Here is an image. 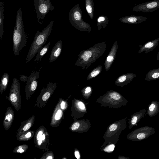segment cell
Instances as JSON below:
<instances>
[{
	"label": "cell",
	"instance_id": "obj_15",
	"mask_svg": "<svg viewBox=\"0 0 159 159\" xmlns=\"http://www.w3.org/2000/svg\"><path fill=\"white\" fill-rule=\"evenodd\" d=\"M159 38L147 42L143 45H140L138 53L145 51L146 53L153 51L159 44Z\"/></svg>",
	"mask_w": 159,
	"mask_h": 159
},
{
	"label": "cell",
	"instance_id": "obj_5",
	"mask_svg": "<svg viewBox=\"0 0 159 159\" xmlns=\"http://www.w3.org/2000/svg\"><path fill=\"white\" fill-rule=\"evenodd\" d=\"M34 3L37 20L39 23L49 11L55 9L52 5L50 0H34Z\"/></svg>",
	"mask_w": 159,
	"mask_h": 159
},
{
	"label": "cell",
	"instance_id": "obj_11",
	"mask_svg": "<svg viewBox=\"0 0 159 159\" xmlns=\"http://www.w3.org/2000/svg\"><path fill=\"white\" fill-rule=\"evenodd\" d=\"M49 136V134L47 130L35 144V146L43 151H48V147L50 145L48 139Z\"/></svg>",
	"mask_w": 159,
	"mask_h": 159
},
{
	"label": "cell",
	"instance_id": "obj_7",
	"mask_svg": "<svg viewBox=\"0 0 159 159\" xmlns=\"http://www.w3.org/2000/svg\"><path fill=\"white\" fill-rule=\"evenodd\" d=\"M40 70L39 71L31 73L28 77L25 88V92L26 100H28L35 92L37 87L39 78Z\"/></svg>",
	"mask_w": 159,
	"mask_h": 159
},
{
	"label": "cell",
	"instance_id": "obj_3",
	"mask_svg": "<svg viewBox=\"0 0 159 159\" xmlns=\"http://www.w3.org/2000/svg\"><path fill=\"white\" fill-rule=\"evenodd\" d=\"M6 98L17 111L21 108V98L20 94V84L16 77L12 79V82L8 97Z\"/></svg>",
	"mask_w": 159,
	"mask_h": 159
},
{
	"label": "cell",
	"instance_id": "obj_37",
	"mask_svg": "<svg viewBox=\"0 0 159 159\" xmlns=\"http://www.w3.org/2000/svg\"><path fill=\"white\" fill-rule=\"evenodd\" d=\"M100 72V71L98 70L93 71L91 74V76L92 77H94L98 75Z\"/></svg>",
	"mask_w": 159,
	"mask_h": 159
},
{
	"label": "cell",
	"instance_id": "obj_20",
	"mask_svg": "<svg viewBox=\"0 0 159 159\" xmlns=\"http://www.w3.org/2000/svg\"><path fill=\"white\" fill-rule=\"evenodd\" d=\"M9 76L8 73H5L2 75L0 82V92L2 94L5 91L8 85Z\"/></svg>",
	"mask_w": 159,
	"mask_h": 159
},
{
	"label": "cell",
	"instance_id": "obj_13",
	"mask_svg": "<svg viewBox=\"0 0 159 159\" xmlns=\"http://www.w3.org/2000/svg\"><path fill=\"white\" fill-rule=\"evenodd\" d=\"M14 111L12 108L9 107L5 114L3 125L6 130H8L11 127L14 118Z\"/></svg>",
	"mask_w": 159,
	"mask_h": 159
},
{
	"label": "cell",
	"instance_id": "obj_9",
	"mask_svg": "<svg viewBox=\"0 0 159 159\" xmlns=\"http://www.w3.org/2000/svg\"><path fill=\"white\" fill-rule=\"evenodd\" d=\"M159 8V0H154L137 5L134 7L133 11L143 12H152Z\"/></svg>",
	"mask_w": 159,
	"mask_h": 159
},
{
	"label": "cell",
	"instance_id": "obj_12",
	"mask_svg": "<svg viewBox=\"0 0 159 159\" xmlns=\"http://www.w3.org/2000/svg\"><path fill=\"white\" fill-rule=\"evenodd\" d=\"M35 116L32 115L30 118L22 122L18 129L16 134V137L29 130L33 126L35 120Z\"/></svg>",
	"mask_w": 159,
	"mask_h": 159
},
{
	"label": "cell",
	"instance_id": "obj_34",
	"mask_svg": "<svg viewBox=\"0 0 159 159\" xmlns=\"http://www.w3.org/2000/svg\"><path fill=\"white\" fill-rule=\"evenodd\" d=\"M28 78V77L25 75H20V79L21 81L25 82L27 81Z\"/></svg>",
	"mask_w": 159,
	"mask_h": 159
},
{
	"label": "cell",
	"instance_id": "obj_29",
	"mask_svg": "<svg viewBox=\"0 0 159 159\" xmlns=\"http://www.w3.org/2000/svg\"><path fill=\"white\" fill-rule=\"evenodd\" d=\"M110 95L111 98L115 100H119L121 98L120 95L116 92L111 93Z\"/></svg>",
	"mask_w": 159,
	"mask_h": 159
},
{
	"label": "cell",
	"instance_id": "obj_22",
	"mask_svg": "<svg viewBox=\"0 0 159 159\" xmlns=\"http://www.w3.org/2000/svg\"><path fill=\"white\" fill-rule=\"evenodd\" d=\"M85 5L88 14L92 19L94 16V4L93 0H85Z\"/></svg>",
	"mask_w": 159,
	"mask_h": 159
},
{
	"label": "cell",
	"instance_id": "obj_2",
	"mask_svg": "<svg viewBox=\"0 0 159 159\" xmlns=\"http://www.w3.org/2000/svg\"><path fill=\"white\" fill-rule=\"evenodd\" d=\"M53 22L52 21L41 32L37 31L28 52L26 63L31 61L45 43L52 30Z\"/></svg>",
	"mask_w": 159,
	"mask_h": 159
},
{
	"label": "cell",
	"instance_id": "obj_8",
	"mask_svg": "<svg viewBox=\"0 0 159 159\" xmlns=\"http://www.w3.org/2000/svg\"><path fill=\"white\" fill-rule=\"evenodd\" d=\"M69 20L71 24L76 28L84 20L82 19V12L79 4L75 5L69 13Z\"/></svg>",
	"mask_w": 159,
	"mask_h": 159
},
{
	"label": "cell",
	"instance_id": "obj_38",
	"mask_svg": "<svg viewBox=\"0 0 159 159\" xmlns=\"http://www.w3.org/2000/svg\"><path fill=\"white\" fill-rule=\"evenodd\" d=\"M75 157L78 159L80 158V155L79 152L76 151L75 152Z\"/></svg>",
	"mask_w": 159,
	"mask_h": 159
},
{
	"label": "cell",
	"instance_id": "obj_1",
	"mask_svg": "<svg viewBox=\"0 0 159 159\" xmlns=\"http://www.w3.org/2000/svg\"><path fill=\"white\" fill-rule=\"evenodd\" d=\"M27 38L23 25L22 12L21 8H19L17 12L13 34V50L15 56L18 55L26 46Z\"/></svg>",
	"mask_w": 159,
	"mask_h": 159
},
{
	"label": "cell",
	"instance_id": "obj_33",
	"mask_svg": "<svg viewBox=\"0 0 159 159\" xmlns=\"http://www.w3.org/2000/svg\"><path fill=\"white\" fill-rule=\"evenodd\" d=\"M78 105L79 108L82 110H84L85 109L84 104L82 102L79 101L78 102Z\"/></svg>",
	"mask_w": 159,
	"mask_h": 159
},
{
	"label": "cell",
	"instance_id": "obj_19",
	"mask_svg": "<svg viewBox=\"0 0 159 159\" xmlns=\"http://www.w3.org/2000/svg\"><path fill=\"white\" fill-rule=\"evenodd\" d=\"M159 79V68L149 71L147 74L145 79L148 81H152Z\"/></svg>",
	"mask_w": 159,
	"mask_h": 159
},
{
	"label": "cell",
	"instance_id": "obj_32",
	"mask_svg": "<svg viewBox=\"0 0 159 159\" xmlns=\"http://www.w3.org/2000/svg\"><path fill=\"white\" fill-rule=\"evenodd\" d=\"M115 148V145L114 144H111L107 148H106L104 150L107 152L109 151L112 152L114 150Z\"/></svg>",
	"mask_w": 159,
	"mask_h": 159
},
{
	"label": "cell",
	"instance_id": "obj_44",
	"mask_svg": "<svg viewBox=\"0 0 159 159\" xmlns=\"http://www.w3.org/2000/svg\"><path fill=\"white\" fill-rule=\"evenodd\" d=\"M87 52H86V51H85V52H84V55H85H85H86Z\"/></svg>",
	"mask_w": 159,
	"mask_h": 159
},
{
	"label": "cell",
	"instance_id": "obj_39",
	"mask_svg": "<svg viewBox=\"0 0 159 159\" xmlns=\"http://www.w3.org/2000/svg\"><path fill=\"white\" fill-rule=\"evenodd\" d=\"M113 60V57L112 56H109L107 58V61L109 62L112 61Z\"/></svg>",
	"mask_w": 159,
	"mask_h": 159
},
{
	"label": "cell",
	"instance_id": "obj_23",
	"mask_svg": "<svg viewBox=\"0 0 159 159\" xmlns=\"http://www.w3.org/2000/svg\"><path fill=\"white\" fill-rule=\"evenodd\" d=\"M4 9L3 3L0 2V39L2 40L3 38L4 32L3 29Z\"/></svg>",
	"mask_w": 159,
	"mask_h": 159
},
{
	"label": "cell",
	"instance_id": "obj_25",
	"mask_svg": "<svg viewBox=\"0 0 159 159\" xmlns=\"http://www.w3.org/2000/svg\"><path fill=\"white\" fill-rule=\"evenodd\" d=\"M109 20L106 16H99L97 19V25L99 29L102 27H105L108 24Z\"/></svg>",
	"mask_w": 159,
	"mask_h": 159
},
{
	"label": "cell",
	"instance_id": "obj_40",
	"mask_svg": "<svg viewBox=\"0 0 159 159\" xmlns=\"http://www.w3.org/2000/svg\"><path fill=\"white\" fill-rule=\"evenodd\" d=\"M92 55V53L90 51H87L85 56L87 57L88 58L90 57Z\"/></svg>",
	"mask_w": 159,
	"mask_h": 159
},
{
	"label": "cell",
	"instance_id": "obj_24",
	"mask_svg": "<svg viewBox=\"0 0 159 159\" xmlns=\"http://www.w3.org/2000/svg\"><path fill=\"white\" fill-rule=\"evenodd\" d=\"M35 131L28 130L17 138L19 141H26L30 140L34 136Z\"/></svg>",
	"mask_w": 159,
	"mask_h": 159
},
{
	"label": "cell",
	"instance_id": "obj_41",
	"mask_svg": "<svg viewBox=\"0 0 159 159\" xmlns=\"http://www.w3.org/2000/svg\"><path fill=\"white\" fill-rule=\"evenodd\" d=\"M91 91V89L90 87H87L85 89V93H87L90 92Z\"/></svg>",
	"mask_w": 159,
	"mask_h": 159
},
{
	"label": "cell",
	"instance_id": "obj_43",
	"mask_svg": "<svg viewBox=\"0 0 159 159\" xmlns=\"http://www.w3.org/2000/svg\"><path fill=\"white\" fill-rule=\"evenodd\" d=\"M157 61H159V51L158 53L157 57Z\"/></svg>",
	"mask_w": 159,
	"mask_h": 159
},
{
	"label": "cell",
	"instance_id": "obj_31",
	"mask_svg": "<svg viewBox=\"0 0 159 159\" xmlns=\"http://www.w3.org/2000/svg\"><path fill=\"white\" fill-rule=\"evenodd\" d=\"M80 125V124L79 123L77 122H75L72 125L71 129L73 131L79 128Z\"/></svg>",
	"mask_w": 159,
	"mask_h": 159
},
{
	"label": "cell",
	"instance_id": "obj_18",
	"mask_svg": "<svg viewBox=\"0 0 159 159\" xmlns=\"http://www.w3.org/2000/svg\"><path fill=\"white\" fill-rule=\"evenodd\" d=\"M159 112V102L153 101L148 106L147 114L150 117L155 116Z\"/></svg>",
	"mask_w": 159,
	"mask_h": 159
},
{
	"label": "cell",
	"instance_id": "obj_10",
	"mask_svg": "<svg viewBox=\"0 0 159 159\" xmlns=\"http://www.w3.org/2000/svg\"><path fill=\"white\" fill-rule=\"evenodd\" d=\"M63 111L61 109L58 102L54 109L52 116L50 124L51 126L55 128L58 126L63 116Z\"/></svg>",
	"mask_w": 159,
	"mask_h": 159
},
{
	"label": "cell",
	"instance_id": "obj_4",
	"mask_svg": "<svg viewBox=\"0 0 159 159\" xmlns=\"http://www.w3.org/2000/svg\"><path fill=\"white\" fill-rule=\"evenodd\" d=\"M57 86V83L56 82H50L45 88H43L37 98L35 106L40 109L44 107L53 93Z\"/></svg>",
	"mask_w": 159,
	"mask_h": 159
},
{
	"label": "cell",
	"instance_id": "obj_27",
	"mask_svg": "<svg viewBox=\"0 0 159 159\" xmlns=\"http://www.w3.org/2000/svg\"><path fill=\"white\" fill-rule=\"evenodd\" d=\"M28 148V146L26 144H22L17 146L13 150L14 153H23L26 151Z\"/></svg>",
	"mask_w": 159,
	"mask_h": 159
},
{
	"label": "cell",
	"instance_id": "obj_26",
	"mask_svg": "<svg viewBox=\"0 0 159 159\" xmlns=\"http://www.w3.org/2000/svg\"><path fill=\"white\" fill-rule=\"evenodd\" d=\"M46 130V129L43 125L38 128L34 134V143L35 144L39 140L40 137Z\"/></svg>",
	"mask_w": 159,
	"mask_h": 159
},
{
	"label": "cell",
	"instance_id": "obj_42",
	"mask_svg": "<svg viewBox=\"0 0 159 159\" xmlns=\"http://www.w3.org/2000/svg\"><path fill=\"white\" fill-rule=\"evenodd\" d=\"M84 55V56L83 57L84 60L85 61H88L89 60V58L86 56H85Z\"/></svg>",
	"mask_w": 159,
	"mask_h": 159
},
{
	"label": "cell",
	"instance_id": "obj_36",
	"mask_svg": "<svg viewBox=\"0 0 159 159\" xmlns=\"http://www.w3.org/2000/svg\"><path fill=\"white\" fill-rule=\"evenodd\" d=\"M127 79V76L124 75L120 77L118 79V80L120 82H122L125 81Z\"/></svg>",
	"mask_w": 159,
	"mask_h": 159
},
{
	"label": "cell",
	"instance_id": "obj_35",
	"mask_svg": "<svg viewBox=\"0 0 159 159\" xmlns=\"http://www.w3.org/2000/svg\"><path fill=\"white\" fill-rule=\"evenodd\" d=\"M117 128L116 125L113 124L110 125L109 127V130L111 131H113L115 130Z\"/></svg>",
	"mask_w": 159,
	"mask_h": 159
},
{
	"label": "cell",
	"instance_id": "obj_6",
	"mask_svg": "<svg viewBox=\"0 0 159 159\" xmlns=\"http://www.w3.org/2000/svg\"><path fill=\"white\" fill-rule=\"evenodd\" d=\"M155 132V129L151 126L140 127L136 129L130 134V138L132 140H143L154 134Z\"/></svg>",
	"mask_w": 159,
	"mask_h": 159
},
{
	"label": "cell",
	"instance_id": "obj_30",
	"mask_svg": "<svg viewBox=\"0 0 159 159\" xmlns=\"http://www.w3.org/2000/svg\"><path fill=\"white\" fill-rule=\"evenodd\" d=\"M59 102L61 109L63 111L65 109L66 107V102L61 98L59 99Z\"/></svg>",
	"mask_w": 159,
	"mask_h": 159
},
{
	"label": "cell",
	"instance_id": "obj_21",
	"mask_svg": "<svg viewBox=\"0 0 159 159\" xmlns=\"http://www.w3.org/2000/svg\"><path fill=\"white\" fill-rule=\"evenodd\" d=\"M51 42L49 41L45 46L42 47L39 50L36 56L34 62L40 60L48 51L50 46Z\"/></svg>",
	"mask_w": 159,
	"mask_h": 159
},
{
	"label": "cell",
	"instance_id": "obj_16",
	"mask_svg": "<svg viewBox=\"0 0 159 159\" xmlns=\"http://www.w3.org/2000/svg\"><path fill=\"white\" fill-rule=\"evenodd\" d=\"M62 43L61 40L58 41L53 46L49 57V63L56 60L60 55L62 48Z\"/></svg>",
	"mask_w": 159,
	"mask_h": 159
},
{
	"label": "cell",
	"instance_id": "obj_14",
	"mask_svg": "<svg viewBox=\"0 0 159 159\" xmlns=\"http://www.w3.org/2000/svg\"><path fill=\"white\" fill-rule=\"evenodd\" d=\"M147 18L142 16L131 15L121 17L119 20L122 22L130 24H138L146 21Z\"/></svg>",
	"mask_w": 159,
	"mask_h": 159
},
{
	"label": "cell",
	"instance_id": "obj_28",
	"mask_svg": "<svg viewBox=\"0 0 159 159\" xmlns=\"http://www.w3.org/2000/svg\"><path fill=\"white\" fill-rule=\"evenodd\" d=\"M54 155L53 152L51 151H48L44 153L40 159H54Z\"/></svg>",
	"mask_w": 159,
	"mask_h": 159
},
{
	"label": "cell",
	"instance_id": "obj_17",
	"mask_svg": "<svg viewBox=\"0 0 159 159\" xmlns=\"http://www.w3.org/2000/svg\"><path fill=\"white\" fill-rule=\"evenodd\" d=\"M146 112V109H144L133 114L130 120V128L137 125L141 119L144 117Z\"/></svg>",
	"mask_w": 159,
	"mask_h": 159
}]
</instances>
